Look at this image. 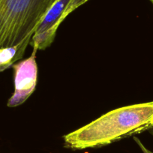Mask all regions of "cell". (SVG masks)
<instances>
[{"mask_svg":"<svg viewBox=\"0 0 153 153\" xmlns=\"http://www.w3.org/2000/svg\"><path fill=\"white\" fill-rule=\"evenodd\" d=\"M33 48L32 55L26 59L15 63L12 66L14 73V92L8 99L7 105L15 107L23 104L35 91L38 78L36 53Z\"/></svg>","mask_w":153,"mask_h":153,"instance_id":"obj_4","label":"cell"},{"mask_svg":"<svg viewBox=\"0 0 153 153\" xmlns=\"http://www.w3.org/2000/svg\"><path fill=\"white\" fill-rule=\"evenodd\" d=\"M87 1L89 0H56L32 37L31 46L38 51L51 46L65 19Z\"/></svg>","mask_w":153,"mask_h":153,"instance_id":"obj_3","label":"cell"},{"mask_svg":"<svg viewBox=\"0 0 153 153\" xmlns=\"http://www.w3.org/2000/svg\"><path fill=\"white\" fill-rule=\"evenodd\" d=\"M32 37H28L16 46L0 49V72L13 66L23 57L26 48L30 45Z\"/></svg>","mask_w":153,"mask_h":153,"instance_id":"obj_5","label":"cell"},{"mask_svg":"<svg viewBox=\"0 0 153 153\" xmlns=\"http://www.w3.org/2000/svg\"><path fill=\"white\" fill-rule=\"evenodd\" d=\"M150 2H151V3L152 4V5H153V0H149Z\"/></svg>","mask_w":153,"mask_h":153,"instance_id":"obj_7","label":"cell"},{"mask_svg":"<svg viewBox=\"0 0 153 153\" xmlns=\"http://www.w3.org/2000/svg\"><path fill=\"white\" fill-rule=\"evenodd\" d=\"M56 0H0V49L32 37Z\"/></svg>","mask_w":153,"mask_h":153,"instance_id":"obj_2","label":"cell"},{"mask_svg":"<svg viewBox=\"0 0 153 153\" xmlns=\"http://www.w3.org/2000/svg\"><path fill=\"white\" fill-rule=\"evenodd\" d=\"M134 139L135 142L137 143V145L139 146V147L140 148V149L142 150L143 152V153H153V152L151 151V150H149V149H147L146 147L145 146H144L143 144L142 143V142H141V141L139 139H138V138L134 137Z\"/></svg>","mask_w":153,"mask_h":153,"instance_id":"obj_6","label":"cell"},{"mask_svg":"<svg viewBox=\"0 0 153 153\" xmlns=\"http://www.w3.org/2000/svg\"><path fill=\"white\" fill-rule=\"evenodd\" d=\"M151 131H152V134H153V128H152V129H151Z\"/></svg>","mask_w":153,"mask_h":153,"instance_id":"obj_8","label":"cell"},{"mask_svg":"<svg viewBox=\"0 0 153 153\" xmlns=\"http://www.w3.org/2000/svg\"><path fill=\"white\" fill-rule=\"evenodd\" d=\"M153 128V101L120 107L64 136L72 149L98 148Z\"/></svg>","mask_w":153,"mask_h":153,"instance_id":"obj_1","label":"cell"}]
</instances>
